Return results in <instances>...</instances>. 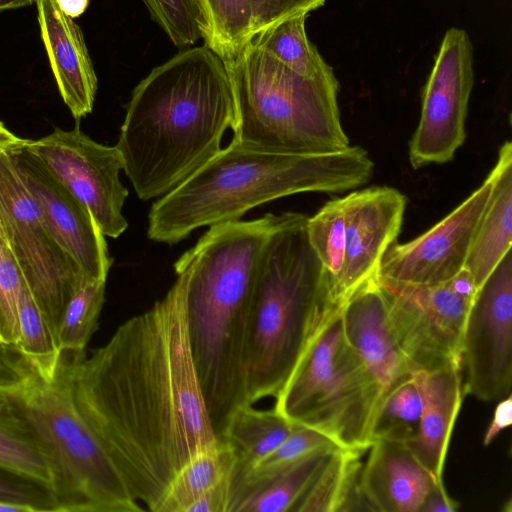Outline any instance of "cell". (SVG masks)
<instances>
[{"instance_id": "cell-45", "label": "cell", "mask_w": 512, "mask_h": 512, "mask_svg": "<svg viewBox=\"0 0 512 512\" xmlns=\"http://www.w3.org/2000/svg\"><path fill=\"white\" fill-rule=\"evenodd\" d=\"M2 150H5V149H0V152ZM0 237L5 241V235H4V231H3L2 225H1V221H0Z\"/></svg>"}, {"instance_id": "cell-20", "label": "cell", "mask_w": 512, "mask_h": 512, "mask_svg": "<svg viewBox=\"0 0 512 512\" xmlns=\"http://www.w3.org/2000/svg\"><path fill=\"white\" fill-rule=\"evenodd\" d=\"M461 371L460 364H451L413 373L421 415L418 433L406 445L438 482H442L451 434L465 393Z\"/></svg>"}, {"instance_id": "cell-12", "label": "cell", "mask_w": 512, "mask_h": 512, "mask_svg": "<svg viewBox=\"0 0 512 512\" xmlns=\"http://www.w3.org/2000/svg\"><path fill=\"white\" fill-rule=\"evenodd\" d=\"M474 83L473 47L467 32L448 29L423 87L418 126L409 143L414 169L451 161L466 139Z\"/></svg>"}, {"instance_id": "cell-7", "label": "cell", "mask_w": 512, "mask_h": 512, "mask_svg": "<svg viewBox=\"0 0 512 512\" xmlns=\"http://www.w3.org/2000/svg\"><path fill=\"white\" fill-rule=\"evenodd\" d=\"M225 66L235 106L233 143L284 155L328 154L350 146L335 74L305 78L252 41Z\"/></svg>"}, {"instance_id": "cell-41", "label": "cell", "mask_w": 512, "mask_h": 512, "mask_svg": "<svg viewBox=\"0 0 512 512\" xmlns=\"http://www.w3.org/2000/svg\"><path fill=\"white\" fill-rule=\"evenodd\" d=\"M60 9L70 18L82 15L88 7L89 0H57Z\"/></svg>"}, {"instance_id": "cell-44", "label": "cell", "mask_w": 512, "mask_h": 512, "mask_svg": "<svg viewBox=\"0 0 512 512\" xmlns=\"http://www.w3.org/2000/svg\"><path fill=\"white\" fill-rule=\"evenodd\" d=\"M36 0H0V11L31 5Z\"/></svg>"}, {"instance_id": "cell-17", "label": "cell", "mask_w": 512, "mask_h": 512, "mask_svg": "<svg viewBox=\"0 0 512 512\" xmlns=\"http://www.w3.org/2000/svg\"><path fill=\"white\" fill-rule=\"evenodd\" d=\"M377 278L343 302L341 318L347 341L374 382L380 407L390 393L413 378V373L390 326Z\"/></svg>"}, {"instance_id": "cell-35", "label": "cell", "mask_w": 512, "mask_h": 512, "mask_svg": "<svg viewBox=\"0 0 512 512\" xmlns=\"http://www.w3.org/2000/svg\"><path fill=\"white\" fill-rule=\"evenodd\" d=\"M23 277L0 237V345L16 346L20 336L19 298Z\"/></svg>"}, {"instance_id": "cell-19", "label": "cell", "mask_w": 512, "mask_h": 512, "mask_svg": "<svg viewBox=\"0 0 512 512\" xmlns=\"http://www.w3.org/2000/svg\"><path fill=\"white\" fill-rule=\"evenodd\" d=\"M369 450L359 476L368 510L420 512L429 489L438 481L403 442L380 439Z\"/></svg>"}, {"instance_id": "cell-1", "label": "cell", "mask_w": 512, "mask_h": 512, "mask_svg": "<svg viewBox=\"0 0 512 512\" xmlns=\"http://www.w3.org/2000/svg\"><path fill=\"white\" fill-rule=\"evenodd\" d=\"M74 402L145 510L157 512L177 472L217 445L175 280L90 355L67 352Z\"/></svg>"}, {"instance_id": "cell-33", "label": "cell", "mask_w": 512, "mask_h": 512, "mask_svg": "<svg viewBox=\"0 0 512 512\" xmlns=\"http://www.w3.org/2000/svg\"><path fill=\"white\" fill-rule=\"evenodd\" d=\"M421 401L413 378L390 393L378 408L371 429L372 443L386 439L408 443L419 429Z\"/></svg>"}, {"instance_id": "cell-13", "label": "cell", "mask_w": 512, "mask_h": 512, "mask_svg": "<svg viewBox=\"0 0 512 512\" xmlns=\"http://www.w3.org/2000/svg\"><path fill=\"white\" fill-rule=\"evenodd\" d=\"M464 392L492 402L511 394L512 252L506 253L477 289L461 342Z\"/></svg>"}, {"instance_id": "cell-2", "label": "cell", "mask_w": 512, "mask_h": 512, "mask_svg": "<svg viewBox=\"0 0 512 512\" xmlns=\"http://www.w3.org/2000/svg\"><path fill=\"white\" fill-rule=\"evenodd\" d=\"M234 120L225 61L207 46L153 68L132 91L115 145L138 198H160L186 180L221 149Z\"/></svg>"}, {"instance_id": "cell-5", "label": "cell", "mask_w": 512, "mask_h": 512, "mask_svg": "<svg viewBox=\"0 0 512 512\" xmlns=\"http://www.w3.org/2000/svg\"><path fill=\"white\" fill-rule=\"evenodd\" d=\"M308 216L287 212L262 256L247 315L250 405L275 398L301 356L343 303L313 250Z\"/></svg>"}, {"instance_id": "cell-9", "label": "cell", "mask_w": 512, "mask_h": 512, "mask_svg": "<svg viewBox=\"0 0 512 512\" xmlns=\"http://www.w3.org/2000/svg\"><path fill=\"white\" fill-rule=\"evenodd\" d=\"M17 148L0 152V221L5 242L57 341L64 309L84 275L53 236L30 195L17 165Z\"/></svg>"}, {"instance_id": "cell-37", "label": "cell", "mask_w": 512, "mask_h": 512, "mask_svg": "<svg viewBox=\"0 0 512 512\" xmlns=\"http://www.w3.org/2000/svg\"><path fill=\"white\" fill-rule=\"evenodd\" d=\"M0 499L32 505L38 511L54 512V503L51 495L25 481H12L0 478Z\"/></svg>"}, {"instance_id": "cell-23", "label": "cell", "mask_w": 512, "mask_h": 512, "mask_svg": "<svg viewBox=\"0 0 512 512\" xmlns=\"http://www.w3.org/2000/svg\"><path fill=\"white\" fill-rule=\"evenodd\" d=\"M365 451L337 447L320 468L294 512L368 510L360 493V458Z\"/></svg>"}, {"instance_id": "cell-21", "label": "cell", "mask_w": 512, "mask_h": 512, "mask_svg": "<svg viewBox=\"0 0 512 512\" xmlns=\"http://www.w3.org/2000/svg\"><path fill=\"white\" fill-rule=\"evenodd\" d=\"M493 187L474 235L466 268L478 289L511 250L512 241V145L504 142L490 171Z\"/></svg>"}, {"instance_id": "cell-39", "label": "cell", "mask_w": 512, "mask_h": 512, "mask_svg": "<svg viewBox=\"0 0 512 512\" xmlns=\"http://www.w3.org/2000/svg\"><path fill=\"white\" fill-rule=\"evenodd\" d=\"M458 508V502L449 497L443 482H435L429 489L420 512H455Z\"/></svg>"}, {"instance_id": "cell-38", "label": "cell", "mask_w": 512, "mask_h": 512, "mask_svg": "<svg viewBox=\"0 0 512 512\" xmlns=\"http://www.w3.org/2000/svg\"><path fill=\"white\" fill-rule=\"evenodd\" d=\"M230 497L231 475L205 492L187 512H229Z\"/></svg>"}, {"instance_id": "cell-11", "label": "cell", "mask_w": 512, "mask_h": 512, "mask_svg": "<svg viewBox=\"0 0 512 512\" xmlns=\"http://www.w3.org/2000/svg\"><path fill=\"white\" fill-rule=\"evenodd\" d=\"M23 148L91 212L105 237L118 238L128 222L123 207L128 190L120 181L123 170L116 146L97 143L82 132L55 128Z\"/></svg>"}, {"instance_id": "cell-14", "label": "cell", "mask_w": 512, "mask_h": 512, "mask_svg": "<svg viewBox=\"0 0 512 512\" xmlns=\"http://www.w3.org/2000/svg\"><path fill=\"white\" fill-rule=\"evenodd\" d=\"M493 187L491 173L463 202L415 239L393 243L385 252L378 277L405 284L447 282L464 268Z\"/></svg>"}, {"instance_id": "cell-29", "label": "cell", "mask_w": 512, "mask_h": 512, "mask_svg": "<svg viewBox=\"0 0 512 512\" xmlns=\"http://www.w3.org/2000/svg\"><path fill=\"white\" fill-rule=\"evenodd\" d=\"M105 281L83 276L71 295L57 333L60 352H83L97 330L105 300Z\"/></svg>"}, {"instance_id": "cell-8", "label": "cell", "mask_w": 512, "mask_h": 512, "mask_svg": "<svg viewBox=\"0 0 512 512\" xmlns=\"http://www.w3.org/2000/svg\"><path fill=\"white\" fill-rule=\"evenodd\" d=\"M378 407L377 389L346 339L340 309L307 347L273 408L341 448L367 451Z\"/></svg>"}, {"instance_id": "cell-6", "label": "cell", "mask_w": 512, "mask_h": 512, "mask_svg": "<svg viewBox=\"0 0 512 512\" xmlns=\"http://www.w3.org/2000/svg\"><path fill=\"white\" fill-rule=\"evenodd\" d=\"M0 389L51 463L54 512H140L126 483L76 406L69 354L47 380L12 345H0Z\"/></svg>"}, {"instance_id": "cell-26", "label": "cell", "mask_w": 512, "mask_h": 512, "mask_svg": "<svg viewBox=\"0 0 512 512\" xmlns=\"http://www.w3.org/2000/svg\"><path fill=\"white\" fill-rule=\"evenodd\" d=\"M235 456L223 440L189 460L170 482L157 512H187L205 492L231 475Z\"/></svg>"}, {"instance_id": "cell-3", "label": "cell", "mask_w": 512, "mask_h": 512, "mask_svg": "<svg viewBox=\"0 0 512 512\" xmlns=\"http://www.w3.org/2000/svg\"><path fill=\"white\" fill-rule=\"evenodd\" d=\"M283 218L284 213H269L210 226L174 265L199 382L218 438L232 414L250 405L245 365L249 302L266 246Z\"/></svg>"}, {"instance_id": "cell-16", "label": "cell", "mask_w": 512, "mask_h": 512, "mask_svg": "<svg viewBox=\"0 0 512 512\" xmlns=\"http://www.w3.org/2000/svg\"><path fill=\"white\" fill-rule=\"evenodd\" d=\"M346 247L338 296L342 303L378 277L382 258L401 231L407 199L399 190L377 186L345 196Z\"/></svg>"}, {"instance_id": "cell-10", "label": "cell", "mask_w": 512, "mask_h": 512, "mask_svg": "<svg viewBox=\"0 0 512 512\" xmlns=\"http://www.w3.org/2000/svg\"><path fill=\"white\" fill-rule=\"evenodd\" d=\"M390 326L412 373L460 364L461 342L473 299L447 282L405 284L377 278Z\"/></svg>"}, {"instance_id": "cell-43", "label": "cell", "mask_w": 512, "mask_h": 512, "mask_svg": "<svg viewBox=\"0 0 512 512\" xmlns=\"http://www.w3.org/2000/svg\"><path fill=\"white\" fill-rule=\"evenodd\" d=\"M39 512L38 509L32 505L19 503L14 501H7L0 499V512Z\"/></svg>"}, {"instance_id": "cell-42", "label": "cell", "mask_w": 512, "mask_h": 512, "mask_svg": "<svg viewBox=\"0 0 512 512\" xmlns=\"http://www.w3.org/2000/svg\"><path fill=\"white\" fill-rule=\"evenodd\" d=\"M27 139L20 138L12 133L2 121H0V149L22 147Z\"/></svg>"}, {"instance_id": "cell-15", "label": "cell", "mask_w": 512, "mask_h": 512, "mask_svg": "<svg viewBox=\"0 0 512 512\" xmlns=\"http://www.w3.org/2000/svg\"><path fill=\"white\" fill-rule=\"evenodd\" d=\"M22 179L62 249L87 278L105 281L113 259L88 208L23 146L15 149Z\"/></svg>"}, {"instance_id": "cell-31", "label": "cell", "mask_w": 512, "mask_h": 512, "mask_svg": "<svg viewBox=\"0 0 512 512\" xmlns=\"http://www.w3.org/2000/svg\"><path fill=\"white\" fill-rule=\"evenodd\" d=\"M307 234L338 295L346 247L345 197L328 201L313 217H308Z\"/></svg>"}, {"instance_id": "cell-18", "label": "cell", "mask_w": 512, "mask_h": 512, "mask_svg": "<svg viewBox=\"0 0 512 512\" xmlns=\"http://www.w3.org/2000/svg\"><path fill=\"white\" fill-rule=\"evenodd\" d=\"M42 41L59 93L79 121L93 110L97 76L81 28L57 0H36Z\"/></svg>"}, {"instance_id": "cell-22", "label": "cell", "mask_w": 512, "mask_h": 512, "mask_svg": "<svg viewBox=\"0 0 512 512\" xmlns=\"http://www.w3.org/2000/svg\"><path fill=\"white\" fill-rule=\"evenodd\" d=\"M337 447L317 449L273 476L241 489L232 498L229 512H294L310 483Z\"/></svg>"}, {"instance_id": "cell-32", "label": "cell", "mask_w": 512, "mask_h": 512, "mask_svg": "<svg viewBox=\"0 0 512 512\" xmlns=\"http://www.w3.org/2000/svg\"><path fill=\"white\" fill-rule=\"evenodd\" d=\"M331 445L337 444L325 434L293 423L288 436L269 455L256 463L244 475L237 478L231 477L230 503L233 496L241 489L273 476L317 449Z\"/></svg>"}, {"instance_id": "cell-40", "label": "cell", "mask_w": 512, "mask_h": 512, "mask_svg": "<svg viewBox=\"0 0 512 512\" xmlns=\"http://www.w3.org/2000/svg\"><path fill=\"white\" fill-rule=\"evenodd\" d=\"M512 423V395L509 394L497 404L493 418L483 438L484 445H490L496 436Z\"/></svg>"}, {"instance_id": "cell-30", "label": "cell", "mask_w": 512, "mask_h": 512, "mask_svg": "<svg viewBox=\"0 0 512 512\" xmlns=\"http://www.w3.org/2000/svg\"><path fill=\"white\" fill-rule=\"evenodd\" d=\"M20 336L16 348L47 380L55 377L61 352L26 282L19 298Z\"/></svg>"}, {"instance_id": "cell-34", "label": "cell", "mask_w": 512, "mask_h": 512, "mask_svg": "<svg viewBox=\"0 0 512 512\" xmlns=\"http://www.w3.org/2000/svg\"><path fill=\"white\" fill-rule=\"evenodd\" d=\"M151 19L178 48L201 39L200 12L196 0H141Z\"/></svg>"}, {"instance_id": "cell-28", "label": "cell", "mask_w": 512, "mask_h": 512, "mask_svg": "<svg viewBox=\"0 0 512 512\" xmlns=\"http://www.w3.org/2000/svg\"><path fill=\"white\" fill-rule=\"evenodd\" d=\"M308 14L291 17L275 27L256 35L252 42L284 66L308 79L334 74L308 39L305 22Z\"/></svg>"}, {"instance_id": "cell-25", "label": "cell", "mask_w": 512, "mask_h": 512, "mask_svg": "<svg viewBox=\"0 0 512 512\" xmlns=\"http://www.w3.org/2000/svg\"><path fill=\"white\" fill-rule=\"evenodd\" d=\"M293 423L274 408L256 409L253 405L238 408L231 416L222 436L235 456L232 478L244 475L269 455L288 436Z\"/></svg>"}, {"instance_id": "cell-24", "label": "cell", "mask_w": 512, "mask_h": 512, "mask_svg": "<svg viewBox=\"0 0 512 512\" xmlns=\"http://www.w3.org/2000/svg\"><path fill=\"white\" fill-rule=\"evenodd\" d=\"M0 470L44 489L53 500L55 478L49 458L1 389Z\"/></svg>"}, {"instance_id": "cell-36", "label": "cell", "mask_w": 512, "mask_h": 512, "mask_svg": "<svg viewBox=\"0 0 512 512\" xmlns=\"http://www.w3.org/2000/svg\"><path fill=\"white\" fill-rule=\"evenodd\" d=\"M325 0H249L253 38L281 22L322 7Z\"/></svg>"}, {"instance_id": "cell-27", "label": "cell", "mask_w": 512, "mask_h": 512, "mask_svg": "<svg viewBox=\"0 0 512 512\" xmlns=\"http://www.w3.org/2000/svg\"><path fill=\"white\" fill-rule=\"evenodd\" d=\"M205 46L224 61L238 56L253 39L249 0H196Z\"/></svg>"}, {"instance_id": "cell-4", "label": "cell", "mask_w": 512, "mask_h": 512, "mask_svg": "<svg viewBox=\"0 0 512 512\" xmlns=\"http://www.w3.org/2000/svg\"><path fill=\"white\" fill-rule=\"evenodd\" d=\"M374 162L360 146L318 155H284L231 143L160 197L148 238L173 245L204 226L237 221L250 209L303 192L340 193L366 184Z\"/></svg>"}]
</instances>
